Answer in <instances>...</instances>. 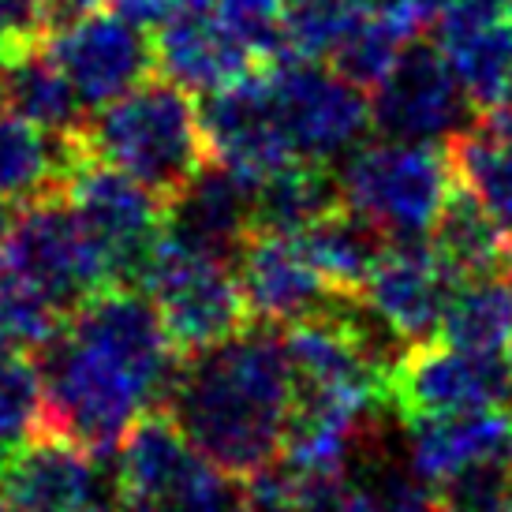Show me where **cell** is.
I'll use <instances>...</instances> for the list:
<instances>
[{
	"instance_id": "obj_1",
	"label": "cell",
	"mask_w": 512,
	"mask_h": 512,
	"mask_svg": "<svg viewBox=\"0 0 512 512\" xmlns=\"http://www.w3.org/2000/svg\"><path fill=\"white\" fill-rule=\"evenodd\" d=\"M180 359L154 299L139 288H105L34 352L42 374L38 434L72 441L98 460L116 453L139 419L165 408Z\"/></svg>"
},
{
	"instance_id": "obj_2",
	"label": "cell",
	"mask_w": 512,
	"mask_h": 512,
	"mask_svg": "<svg viewBox=\"0 0 512 512\" xmlns=\"http://www.w3.org/2000/svg\"><path fill=\"white\" fill-rule=\"evenodd\" d=\"M292 404L296 382L285 333L251 322L228 341L184 352L161 412L210 464L251 479L285 453Z\"/></svg>"
},
{
	"instance_id": "obj_3",
	"label": "cell",
	"mask_w": 512,
	"mask_h": 512,
	"mask_svg": "<svg viewBox=\"0 0 512 512\" xmlns=\"http://www.w3.org/2000/svg\"><path fill=\"white\" fill-rule=\"evenodd\" d=\"M86 150L135 176L169 206L214 157L202 128V105L165 75H150L86 120Z\"/></svg>"
},
{
	"instance_id": "obj_4",
	"label": "cell",
	"mask_w": 512,
	"mask_h": 512,
	"mask_svg": "<svg viewBox=\"0 0 512 512\" xmlns=\"http://www.w3.org/2000/svg\"><path fill=\"white\" fill-rule=\"evenodd\" d=\"M344 206L382 228L393 243H423L456 187L445 146L363 143L341 165Z\"/></svg>"
},
{
	"instance_id": "obj_5",
	"label": "cell",
	"mask_w": 512,
	"mask_h": 512,
	"mask_svg": "<svg viewBox=\"0 0 512 512\" xmlns=\"http://www.w3.org/2000/svg\"><path fill=\"white\" fill-rule=\"evenodd\" d=\"M120 512H243V479L221 471L165 412L139 419L116 460Z\"/></svg>"
},
{
	"instance_id": "obj_6",
	"label": "cell",
	"mask_w": 512,
	"mask_h": 512,
	"mask_svg": "<svg viewBox=\"0 0 512 512\" xmlns=\"http://www.w3.org/2000/svg\"><path fill=\"white\" fill-rule=\"evenodd\" d=\"M0 273L34 288L64 318L79 311L86 299H94L98 292L116 288L101 247L86 232L72 202L64 199V191L15 210Z\"/></svg>"
},
{
	"instance_id": "obj_7",
	"label": "cell",
	"mask_w": 512,
	"mask_h": 512,
	"mask_svg": "<svg viewBox=\"0 0 512 512\" xmlns=\"http://www.w3.org/2000/svg\"><path fill=\"white\" fill-rule=\"evenodd\" d=\"M60 191L101 247L113 285L139 288L146 262L165 236V202L124 169L94 157L86 143Z\"/></svg>"
},
{
	"instance_id": "obj_8",
	"label": "cell",
	"mask_w": 512,
	"mask_h": 512,
	"mask_svg": "<svg viewBox=\"0 0 512 512\" xmlns=\"http://www.w3.org/2000/svg\"><path fill=\"white\" fill-rule=\"evenodd\" d=\"M139 292L154 299L180 352L221 344L251 326L236 266L199 255L172 236H161L154 258L146 262Z\"/></svg>"
},
{
	"instance_id": "obj_9",
	"label": "cell",
	"mask_w": 512,
	"mask_h": 512,
	"mask_svg": "<svg viewBox=\"0 0 512 512\" xmlns=\"http://www.w3.org/2000/svg\"><path fill=\"white\" fill-rule=\"evenodd\" d=\"M266 72L288 143L299 161L329 165L363 146L367 131L374 128L367 90L314 60L281 57L266 64Z\"/></svg>"
},
{
	"instance_id": "obj_10",
	"label": "cell",
	"mask_w": 512,
	"mask_h": 512,
	"mask_svg": "<svg viewBox=\"0 0 512 512\" xmlns=\"http://www.w3.org/2000/svg\"><path fill=\"white\" fill-rule=\"evenodd\" d=\"M370 116L382 139L445 146L479 120V109L456 83L434 38H419L404 49L389 79L370 94Z\"/></svg>"
},
{
	"instance_id": "obj_11",
	"label": "cell",
	"mask_w": 512,
	"mask_h": 512,
	"mask_svg": "<svg viewBox=\"0 0 512 512\" xmlns=\"http://www.w3.org/2000/svg\"><path fill=\"white\" fill-rule=\"evenodd\" d=\"M512 356H475L445 341L412 344L389 374L385 397L404 419L505 408Z\"/></svg>"
},
{
	"instance_id": "obj_12",
	"label": "cell",
	"mask_w": 512,
	"mask_h": 512,
	"mask_svg": "<svg viewBox=\"0 0 512 512\" xmlns=\"http://www.w3.org/2000/svg\"><path fill=\"white\" fill-rule=\"evenodd\" d=\"M45 45L90 113L131 94L157 72L154 38L124 23L109 8L53 30Z\"/></svg>"
},
{
	"instance_id": "obj_13",
	"label": "cell",
	"mask_w": 512,
	"mask_h": 512,
	"mask_svg": "<svg viewBox=\"0 0 512 512\" xmlns=\"http://www.w3.org/2000/svg\"><path fill=\"white\" fill-rule=\"evenodd\" d=\"M202 128L210 157L255 187L273 172L296 165L299 157L288 143V131L277 113L270 72L258 68L240 83L214 90L202 101Z\"/></svg>"
},
{
	"instance_id": "obj_14",
	"label": "cell",
	"mask_w": 512,
	"mask_h": 512,
	"mask_svg": "<svg viewBox=\"0 0 512 512\" xmlns=\"http://www.w3.org/2000/svg\"><path fill=\"white\" fill-rule=\"evenodd\" d=\"M243 299L251 322L288 329L303 318H318L337 303V292L322 281V273L303 255L296 236L281 232H251L236 258Z\"/></svg>"
},
{
	"instance_id": "obj_15",
	"label": "cell",
	"mask_w": 512,
	"mask_h": 512,
	"mask_svg": "<svg viewBox=\"0 0 512 512\" xmlns=\"http://www.w3.org/2000/svg\"><path fill=\"white\" fill-rule=\"evenodd\" d=\"M109 486L98 456L53 434H34L0 460V498L12 512H86Z\"/></svg>"
},
{
	"instance_id": "obj_16",
	"label": "cell",
	"mask_w": 512,
	"mask_h": 512,
	"mask_svg": "<svg viewBox=\"0 0 512 512\" xmlns=\"http://www.w3.org/2000/svg\"><path fill=\"white\" fill-rule=\"evenodd\" d=\"M456 288H460V277L434 255L427 240L393 243L367 281L363 299L408 344H427L438 341Z\"/></svg>"
},
{
	"instance_id": "obj_17",
	"label": "cell",
	"mask_w": 512,
	"mask_h": 512,
	"mask_svg": "<svg viewBox=\"0 0 512 512\" xmlns=\"http://www.w3.org/2000/svg\"><path fill=\"white\" fill-rule=\"evenodd\" d=\"M251 232H255V187L217 161H210L165 206V236L199 255L221 258L228 266H236Z\"/></svg>"
},
{
	"instance_id": "obj_18",
	"label": "cell",
	"mask_w": 512,
	"mask_h": 512,
	"mask_svg": "<svg viewBox=\"0 0 512 512\" xmlns=\"http://www.w3.org/2000/svg\"><path fill=\"white\" fill-rule=\"evenodd\" d=\"M157 72L191 94H214L255 75L258 64L214 12H176L154 34Z\"/></svg>"
},
{
	"instance_id": "obj_19",
	"label": "cell",
	"mask_w": 512,
	"mask_h": 512,
	"mask_svg": "<svg viewBox=\"0 0 512 512\" xmlns=\"http://www.w3.org/2000/svg\"><path fill=\"white\" fill-rule=\"evenodd\" d=\"M0 113H12L49 135H83L86 109L60 72L45 38H19L0 57Z\"/></svg>"
},
{
	"instance_id": "obj_20",
	"label": "cell",
	"mask_w": 512,
	"mask_h": 512,
	"mask_svg": "<svg viewBox=\"0 0 512 512\" xmlns=\"http://www.w3.org/2000/svg\"><path fill=\"white\" fill-rule=\"evenodd\" d=\"M404 423H408L415 464L434 479V486L479 460H512V415L505 408L419 415Z\"/></svg>"
},
{
	"instance_id": "obj_21",
	"label": "cell",
	"mask_w": 512,
	"mask_h": 512,
	"mask_svg": "<svg viewBox=\"0 0 512 512\" xmlns=\"http://www.w3.org/2000/svg\"><path fill=\"white\" fill-rule=\"evenodd\" d=\"M83 150V135H49L12 113H0V206H27L57 195Z\"/></svg>"
},
{
	"instance_id": "obj_22",
	"label": "cell",
	"mask_w": 512,
	"mask_h": 512,
	"mask_svg": "<svg viewBox=\"0 0 512 512\" xmlns=\"http://www.w3.org/2000/svg\"><path fill=\"white\" fill-rule=\"evenodd\" d=\"M296 240L337 296H363L378 262L393 247V240L382 228L356 214L352 206H337L333 214L314 221L311 228H303Z\"/></svg>"
},
{
	"instance_id": "obj_23",
	"label": "cell",
	"mask_w": 512,
	"mask_h": 512,
	"mask_svg": "<svg viewBox=\"0 0 512 512\" xmlns=\"http://www.w3.org/2000/svg\"><path fill=\"white\" fill-rule=\"evenodd\" d=\"M427 243L460 281L509 270V236L501 232L483 202L460 184L449 191Z\"/></svg>"
},
{
	"instance_id": "obj_24",
	"label": "cell",
	"mask_w": 512,
	"mask_h": 512,
	"mask_svg": "<svg viewBox=\"0 0 512 512\" xmlns=\"http://www.w3.org/2000/svg\"><path fill=\"white\" fill-rule=\"evenodd\" d=\"M337 206H344L341 176L318 161H296L255 184V232L299 236Z\"/></svg>"
},
{
	"instance_id": "obj_25",
	"label": "cell",
	"mask_w": 512,
	"mask_h": 512,
	"mask_svg": "<svg viewBox=\"0 0 512 512\" xmlns=\"http://www.w3.org/2000/svg\"><path fill=\"white\" fill-rule=\"evenodd\" d=\"M438 341L475 356H512V273L460 281Z\"/></svg>"
},
{
	"instance_id": "obj_26",
	"label": "cell",
	"mask_w": 512,
	"mask_h": 512,
	"mask_svg": "<svg viewBox=\"0 0 512 512\" xmlns=\"http://www.w3.org/2000/svg\"><path fill=\"white\" fill-rule=\"evenodd\" d=\"M434 45L445 53L456 83L464 86V94L479 113L512 101V23Z\"/></svg>"
},
{
	"instance_id": "obj_27",
	"label": "cell",
	"mask_w": 512,
	"mask_h": 512,
	"mask_svg": "<svg viewBox=\"0 0 512 512\" xmlns=\"http://www.w3.org/2000/svg\"><path fill=\"white\" fill-rule=\"evenodd\" d=\"M374 15V0H285V57L322 64Z\"/></svg>"
},
{
	"instance_id": "obj_28",
	"label": "cell",
	"mask_w": 512,
	"mask_h": 512,
	"mask_svg": "<svg viewBox=\"0 0 512 512\" xmlns=\"http://www.w3.org/2000/svg\"><path fill=\"white\" fill-rule=\"evenodd\" d=\"M445 150L453 161L456 184L468 187L471 195L490 210L501 232L512 240V150L483 135L479 124H471L468 131L449 139Z\"/></svg>"
},
{
	"instance_id": "obj_29",
	"label": "cell",
	"mask_w": 512,
	"mask_h": 512,
	"mask_svg": "<svg viewBox=\"0 0 512 512\" xmlns=\"http://www.w3.org/2000/svg\"><path fill=\"white\" fill-rule=\"evenodd\" d=\"M412 42H419V38L404 34L393 19H385V15L374 12L367 23L329 57V68L337 75H344L348 83H356L359 90L374 94V90L389 79V72L397 68V60L404 57V49Z\"/></svg>"
},
{
	"instance_id": "obj_30",
	"label": "cell",
	"mask_w": 512,
	"mask_h": 512,
	"mask_svg": "<svg viewBox=\"0 0 512 512\" xmlns=\"http://www.w3.org/2000/svg\"><path fill=\"white\" fill-rule=\"evenodd\" d=\"M42 430V374L27 352H0V460Z\"/></svg>"
},
{
	"instance_id": "obj_31",
	"label": "cell",
	"mask_w": 512,
	"mask_h": 512,
	"mask_svg": "<svg viewBox=\"0 0 512 512\" xmlns=\"http://www.w3.org/2000/svg\"><path fill=\"white\" fill-rule=\"evenodd\" d=\"M64 314L42 299L34 288L0 273V352H27L34 356L60 329Z\"/></svg>"
},
{
	"instance_id": "obj_32",
	"label": "cell",
	"mask_w": 512,
	"mask_h": 512,
	"mask_svg": "<svg viewBox=\"0 0 512 512\" xmlns=\"http://www.w3.org/2000/svg\"><path fill=\"white\" fill-rule=\"evenodd\" d=\"M214 15L262 68L285 57V0H217Z\"/></svg>"
},
{
	"instance_id": "obj_33",
	"label": "cell",
	"mask_w": 512,
	"mask_h": 512,
	"mask_svg": "<svg viewBox=\"0 0 512 512\" xmlns=\"http://www.w3.org/2000/svg\"><path fill=\"white\" fill-rule=\"evenodd\" d=\"M438 512H512V460H479L441 479Z\"/></svg>"
},
{
	"instance_id": "obj_34",
	"label": "cell",
	"mask_w": 512,
	"mask_h": 512,
	"mask_svg": "<svg viewBox=\"0 0 512 512\" xmlns=\"http://www.w3.org/2000/svg\"><path fill=\"white\" fill-rule=\"evenodd\" d=\"M296 512H374V505L344 471H322L296 475Z\"/></svg>"
},
{
	"instance_id": "obj_35",
	"label": "cell",
	"mask_w": 512,
	"mask_h": 512,
	"mask_svg": "<svg viewBox=\"0 0 512 512\" xmlns=\"http://www.w3.org/2000/svg\"><path fill=\"white\" fill-rule=\"evenodd\" d=\"M501 23H509V0H445L430 34L434 42H449V38H464Z\"/></svg>"
},
{
	"instance_id": "obj_36",
	"label": "cell",
	"mask_w": 512,
	"mask_h": 512,
	"mask_svg": "<svg viewBox=\"0 0 512 512\" xmlns=\"http://www.w3.org/2000/svg\"><path fill=\"white\" fill-rule=\"evenodd\" d=\"M441 4L445 0H374V12L393 19L412 38H427L430 30H434V23H438Z\"/></svg>"
},
{
	"instance_id": "obj_37",
	"label": "cell",
	"mask_w": 512,
	"mask_h": 512,
	"mask_svg": "<svg viewBox=\"0 0 512 512\" xmlns=\"http://www.w3.org/2000/svg\"><path fill=\"white\" fill-rule=\"evenodd\" d=\"M109 12L143 34H157L176 15V0H109Z\"/></svg>"
},
{
	"instance_id": "obj_38",
	"label": "cell",
	"mask_w": 512,
	"mask_h": 512,
	"mask_svg": "<svg viewBox=\"0 0 512 512\" xmlns=\"http://www.w3.org/2000/svg\"><path fill=\"white\" fill-rule=\"evenodd\" d=\"M101 8H109V0H49V12H45V38L53 34V30L68 27L75 19H83V15H94Z\"/></svg>"
},
{
	"instance_id": "obj_39",
	"label": "cell",
	"mask_w": 512,
	"mask_h": 512,
	"mask_svg": "<svg viewBox=\"0 0 512 512\" xmlns=\"http://www.w3.org/2000/svg\"><path fill=\"white\" fill-rule=\"evenodd\" d=\"M217 0H176V12H214Z\"/></svg>"
},
{
	"instance_id": "obj_40",
	"label": "cell",
	"mask_w": 512,
	"mask_h": 512,
	"mask_svg": "<svg viewBox=\"0 0 512 512\" xmlns=\"http://www.w3.org/2000/svg\"><path fill=\"white\" fill-rule=\"evenodd\" d=\"M8 45H12V38H8V30L0 27V57H4V53H8Z\"/></svg>"
},
{
	"instance_id": "obj_41",
	"label": "cell",
	"mask_w": 512,
	"mask_h": 512,
	"mask_svg": "<svg viewBox=\"0 0 512 512\" xmlns=\"http://www.w3.org/2000/svg\"><path fill=\"white\" fill-rule=\"evenodd\" d=\"M505 412L512 415V389H509V400H505Z\"/></svg>"
},
{
	"instance_id": "obj_42",
	"label": "cell",
	"mask_w": 512,
	"mask_h": 512,
	"mask_svg": "<svg viewBox=\"0 0 512 512\" xmlns=\"http://www.w3.org/2000/svg\"><path fill=\"white\" fill-rule=\"evenodd\" d=\"M509 273H512V240H509Z\"/></svg>"
},
{
	"instance_id": "obj_43",
	"label": "cell",
	"mask_w": 512,
	"mask_h": 512,
	"mask_svg": "<svg viewBox=\"0 0 512 512\" xmlns=\"http://www.w3.org/2000/svg\"><path fill=\"white\" fill-rule=\"evenodd\" d=\"M509 23H512V0H509Z\"/></svg>"
}]
</instances>
